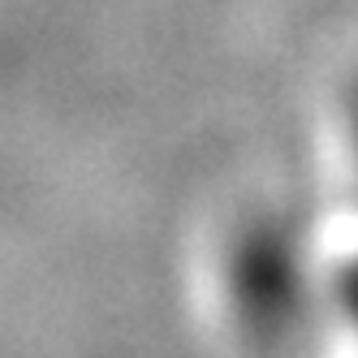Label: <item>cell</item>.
<instances>
[{"instance_id":"obj_2","label":"cell","mask_w":358,"mask_h":358,"mask_svg":"<svg viewBox=\"0 0 358 358\" xmlns=\"http://www.w3.org/2000/svg\"><path fill=\"white\" fill-rule=\"evenodd\" d=\"M354 147H358V104H354ZM341 302H345V311L358 320V255H354V264L341 272Z\"/></svg>"},{"instance_id":"obj_1","label":"cell","mask_w":358,"mask_h":358,"mask_svg":"<svg viewBox=\"0 0 358 358\" xmlns=\"http://www.w3.org/2000/svg\"><path fill=\"white\" fill-rule=\"evenodd\" d=\"M242 302L250 320L280 324L298 306V272H294V250L276 234H264L242 250Z\"/></svg>"}]
</instances>
